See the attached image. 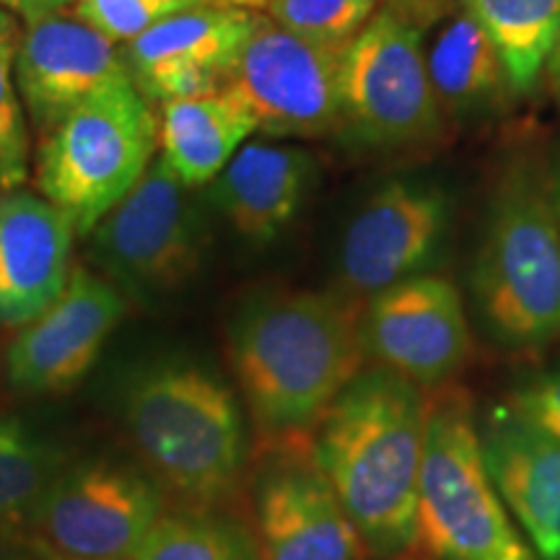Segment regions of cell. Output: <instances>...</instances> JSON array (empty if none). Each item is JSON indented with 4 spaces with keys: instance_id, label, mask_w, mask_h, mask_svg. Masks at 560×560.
Instances as JSON below:
<instances>
[{
    "instance_id": "cell-14",
    "label": "cell",
    "mask_w": 560,
    "mask_h": 560,
    "mask_svg": "<svg viewBox=\"0 0 560 560\" xmlns=\"http://www.w3.org/2000/svg\"><path fill=\"white\" fill-rule=\"evenodd\" d=\"M13 79L30 128L42 138L81 104L130 79V70L122 47L66 9L21 24Z\"/></svg>"
},
{
    "instance_id": "cell-27",
    "label": "cell",
    "mask_w": 560,
    "mask_h": 560,
    "mask_svg": "<svg viewBox=\"0 0 560 560\" xmlns=\"http://www.w3.org/2000/svg\"><path fill=\"white\" fill-rule=\"evenodd\" d=\"M195 5H202V0H73L68 11L117 47H125L164 19Z\"/></svg>"
},
{
    "instance_id": "cell-2",
    "label": "cell",
    "mask_w": 560,
    "mask_h": 560,
    "mask_svg": "<svg viewBox=\"0 0 560 560\" xmlns=\"http://www.w3.org/2000/svg\"><path fill=\"white\" fill-rule=\"evenodd\" d=\"M361 312L335 289L272 293L236 317L229 359L262 439L306 436L369 366Z\"/></svg>"
},
{
    "instance_id": "cell-16",
    "label": "cell",
    "mask_w": 560,
    "mask_h": 560,
    "mask_svg": "<svg viewBox=\"0 0 560 560\" xmlns=\"http://www.w3.org/2000/svg\"><path fill=\"white\" fill-rule=\"evenodd\" d=\"M257 13L215 3L174 13L122 47L130 79L156 107L226 89Z\"/></svg>"
},
{
    "instance_id": "cell-7",
    "label": "cell",
    "mask_w": 560,
    "mask_h": 560,
    "mask_svg": "<svg viewBox=\"0 0 560 560\" xmlns=\"http://www.w3.org/2000/svg\"><path fill=\"white\" fill-rule=\"evenodd\" d=\"M425 34L416 13L387 3L350 42L342 62V130L376 151L431 145L444 132Z\"/></svg>"
},
{
    "instance_id": "cell-3",
    "label": "cell",
    "mask_w": 560,
    "mask_h": 560,
    "mask_svg": "<svg viewBox=\"0 0 560 560\" xmlns=\"http://www.w3.org/2000/svg\"><path fill=\"white\" fill-rule=\"evenodd\" d=\"M470 291L495 346L537 350L560 338V221L550 182L527 164L511 166L490 198Z\"/></svg>"
},
{
    "instance_id": "cell-33",
    "label": "cell",
    "mask_w": 560,
    "mask_h": 560,
    "mask_svg": "<svg viewBox=\"0 0 560 560\" xmlns=\"http://www.w3.org/2000/svg\"><path fill=\"white\" fill-rule=\"evenodd\" d=\"M13 26H19V21L13 19L11 13L0 11V32H9V30H13Z\"/></svg>"
},
{
    "instance_id": "cell-23",
    "label": "cell",
    "mask_w": 560,
    "mask_h": 560,
    "mask_svg": "<svg viewBox=\"0 0 560 560\" xmlns=\"http://www.w3.org/2000/svg\"><path fill=\"white\" fill-rule=\"evenodd\" d=\"M132 560H257L255 545L226 522L161 514Z\"/></svg>"
},
{
    "instance_id": "cell-18",
    "label": "cell",
    "mask_w": 560,
    "mask_h": 560,
    "mask_svg": "<svg viewBox=\"0 0 560 560\" xmlns=\"http://www.w3.org/2000/svg\"><path fill=\"white\" fill-rule=\"evenodd\" d=\"M75 229L45 195L0 190V327L37 319L66 289Z\"/></svg>"
},
{
    "instance_id": "cell-4",
    "label": "cell",
    "mask_w": 560,
    "mask_h": 560,
    "mask_svg": "<svg viewBox=\"0 0 560 560\" xmlns=\"http://www.w3.org/2000/svg\"><path fill=\"white\" fill-rule=\"evenodd\" d=\"M125 420L140 459L170 493L206 509L236 488L247 459L240 402L215 376L166 366L130 389Z\"/></svg>"
},
{
    "instance_id": "cell-25",
    "label": "cell",
    "mask_w": 560,
    "mask_h": 560,
    "mask_svg": "<svg viewBox=\"0 0 560 560\" xmlns=\"http://www.w3.org/2000/svg\"><path fill=\"white\" fill-rule=\"evenodd\" d=\"M382 9V0H268L262 13L299 37L350 47Z\"/></svg>"
},
{
    "instance_id": "cell-1",
    "label": "cell",
    "mask_w": 560,
    "mask_h": 560,
    "mask_svg": "<svg viewBox=\"0 0 560 560\" xmlns=\"http://www.w3.org/2000/svg\"><path fill=\"white\" fill-rule=\"evenodd\" d=\"M425 425L429 389L371 363L310 431L314 459L369 556L410 550Z\"/></svg>"
},
{
    "instance_id": "cell-9",
    "label": "cell",
    "mask_w": 560,
    "mask_h": 560,
    "mask_svg": "<svg viewBox=\"0 0 560 560\" xmlns=\"http://www.w3.org/2000/svg\"><path fill=\"white\" fill-rule=\"evenodd\" d=\"M348 47L304 39L257 13L226 89L265 138H325L342 130V62Z\"/></svg>"
},
{
    "instance_id": "cell-32",
    "label": "cell",
    "mask_w": 560,
    "mask_h": 560,
    "mask_svg": "<svg viewBox=\"0 0 560 560\" xmlns=\"http://www.w3.org/2000/svg\"><path fill=\"white\" fill-rule=\"evenodd\" d=\"M550 79L556 81V91H558V100H560V50H558V55L550 62Z\"/></svg>"
},
{
    "instance_id": "cell-17",
    "label": "cell",
    "mask_w": 560,
    "mask_h": 560,
    "mask_svg": "<svg viewBox=\"0 0 560 560\" xmlns=\"http://www.w3.org/2000/svg\"><path fill=\"white\" fill-rule=\"evenodd\" d=\"M480 450L511 520L537 560H560V439L514 402L482 418Z\"/></svg>"
},
{
    "instance_id": "cell-35",
    "label": "cell",
    "mask_w": 560,
    "mask_h": 560,
    "mask_svg": "<svg viewBox=\"0 0 560 560\" xmlns=\"http://www.w3.org/2000/svg\"><path fill=\"white\" fill-rule=\"evenodd\" d=\"M392 560H397V558H392Z\"/></svg>"
},
{
    "instance_id": "cell-31",
    "label": "cell",
    "mask_w": 560,
    "mask_h": 560,
    "mask_svg": "<svg viewBox=\"0 0 560 560\" xmlns=\"http://www.w3.org/2000/svg\"><path fill=\"white\" fill-rule=\"evenodd\" d=\"M550 190H552V202H556V210H558V221H560V164L556 174H552L550 179Z\"/></svg>"
},
{
    "instance_id": "cell-26",
    "label": "cell",
    "mask_w": 560,
    "mask_h": 560,
    "mask_svg": "<svg viewBox=\"0 0 560 560\" xmlns=\"http://www.w3.org/2000/svg\"><path fill=\"white\" fill-rule=\"evenodd\" d=\"M19 30L0 32V190L24 187L32 177V128L13 79Z\"/></svg>"
},
{
    "instance_id": "cell-8",
    "label": "cell",
    "mask_w": 560,
    "mask_h": 560,
    "mask_svg": "<svg viewBox=\"0 0 560 560\" xmlns=\"http://www.w3.org/2000/svg\"><path fill=\"white\" fill-rule=\"evenodd\" d=\"M190 187L156 156L89 234L91 260L120 291L166 293L198 270L206 221Z\"/></svg>"
},
{
    "instance_id": "cell-6",
    "label": "cell",
    "mask_w": 560,
    "mask_h": 560,
    "mask_svg": "<svg viewBox=\"0 0 560 560\" xmlns=\"http://www.w3.org/2000/svg\"><path fill=\"white\" fill-rule=\"evenodd\" d=\"M159 156V109L125 79L39 138L34 185L89 236Z\"/></svg>"
},
{
    "instance_id": "cell-10",
    "label": "cell",
    "mask_w": 560,
    "mask_h": 560,
    "mask_svg": "<svg viewBox=\"0 0 560 560\" xmlns=\"http://www.w3.org/2000/svg\"><path fill=\"white\" fill-rule=\"evenodd\" d=\"M454 202L436 179L382 182L353 210L338 247V291L371 299L402 280L429 276L452 236Z\"/></svg>"
},
{
    "instance_id": "cell-21",
    "label": "cell",
    "mask_w": 560,
    "mask_h": 560,
    "mask_svg": "<svg viewBox=\"0 0 560 560\" xmlns=\"http://www.w3.org/2000/svg\"><path fill=\"white\" fill-rule=\"evenodd\" d=\"M425 60L446 120L478 122L509 107L511 89L499 47L470 13H454L425 45Z\"/></svg>"
},
{
    "instance_id": "cell-15",
    "label": "cell",
    "mask_w": 560,
    "mask_h": 560,
    "mask_svg": "<svg viewBox=\"0 0 560 560\" xmlns=\"http://www.w3.org/2000/svg\"><path fill=\"white\" fill-rule=\"evenodd\" d=\"M125 310L122 291L112 280L73 265L60 296L11 340L5 371L13 387L47 395L79 384Z\"/></svg>"
},
{
    "instance_id": "cell-13",
    "label": "cell",
    "mask_w": 560,
    "mask_h": 560,
    "mask_svg": "<svg viewBox=\"0 0 560 560\" xmlns=\"http://www.w3.org/2000/svg\"><path fill=\"white\" fill-rule=\"evenodd\" d=\"M366 361L423 389L452 384L472 355L465 301L450 278L418 276L363 301Z\"/></svg>"
},
{
    "instance_id": "cell-28",
    "label": "cell",
    "mask_w": 560,
    "mask_h": 560,
    "mask_svg": "<svg viewBox=\"0 0 560 560\" xmlns=\"http://www.w3.org/2000/svg\"><path fill=\"white\" fill-rule=\"evenodd\" d=\"M511 402L537 425L560 439V363L552 369L537 371L535 376L522 382Z\"/></svg>"
},
{
    "instance_id": "cell-11",
    "label": "cell",
    "mask_w": 560,
    "mask_h": 560,
    "mask_svg": "<svg viewBox=\"0 0 560 560\" xmlns=\"http://www.w3.org/2000/svg\"><path fill=\"white\" fill-rule=\"evenodd\" d=\"M159 520L156 488L112 465L55 475L30 514L47 558L73 560H132Z\"/></svg>"
},
{
    "instance_id": "cell-12",
    "label": "cell",
    "mask_w": 560,
    "mask_h": 560,
    "mask_svg": "<svg viewBox=\"0 0 560 560\" xmlns=\"http://www.w3.org/2000/svg\"><path fill=\"white\" fill-rule=\"evenodd\" d=\"M255 478L257 560H363L359 529L312 454L310 436L268 441Z\"/></svg>"
},
{
    "instance_id": "cell-20",
    "label": "cell",
    "mask_w": 560,
    "mask_h": 560,
    "mask_svg": "<svg viewBox=\"0 0 560 560\" xmlns=\"http://www.w3.org/2000/svg\"><path fill=\"white\" fill-rule=\"evenodd\" d=\"M257 132L234 91L159 104V156L190 190L208 187Z\"/></svg>"
},
{
    "instance_id": "cell-30",
    "label": "cell",
    "mask_w": 560,
    "mask_h": 560,
    "mask_svg": "<svg viewBox=\"0 0 560 560\" xmlns=\"http://www.w3.org/2000/svg\"><path fill=\"white\" fill-rule=\"evenodd\" d=\"M202 3H215V5H236V9H249V11H262L268 0H202Z\"/></svg>"
},
{
    "instance_id": "cell-24",
    "label": "cell",
    "mask_w": 560,
    "mask_h": 560,
    "mask_svg": "<svg viewBox=\"0 0 560 560\" xmlns=\"http://www.w3.org/2000/svg\"><path fill=\"white\" fill-rule=\"evenodd\" d=\"M55 457L16 420L0 423V522L30 520L55 480Z\"/></svg>"
},
{
    "instance_id": "cell-29",
    "label": "cell",
    "mask_w": 560,
    "mask_h": 560,
    "mask_svg": "<svg viewBox=\"0 0 560 560\" xmlns=\"http://www.w3.org/2000/svg\"><path fill=\"white\" fill-rule=\"evenodd\" d=\"M70 5H73V0H0V11L11 13L13 19H21V24L66 11Z\"/></svg>"
},
{
    "instance_id": "cell-19",
    "label": "cell",
    "mask_w": 560,
    "mask_h": 560,
    "mask_svg": "<svg viewBox=\"0 0 560 560\" xmlns=\"http://www.w3.org/2000/svg\"><path fill=\"white\" fill-rule=\"evenodd\" d=\"M317 161L304 145L247 140L210 182V200L249 242H270L296 219L312 190Z\"/></svg>"
},
{
    "instance_id": "cell-22",
    "label": "cell",
    "mask_w": 560,
    "mask_h": 560,
    "mask_svg": "<svg viewBox=\"0 0 560 560\" xmlns=\"http://www.w3.org/2000/svg\"><path fill=\"white\" fill-rule=\"evenodd\" d=\"M499 47L514 94H529L560 50V0H462Z\"/></svg>"
},
{
    "instance_id": "cell-34",
    "label": "cell",
    "mask_w": 560,
    "mask_h": 560,
    "mask_svg": "<svg viewBox=\"0 0 560 560\" xmlns=\"http://www.w3.org/2000/svg\"><path fill=\"white\" fill-rule=\"evenodd\" d=\"M47 560H73V558H47Z\"/></svg>"
},
{
    "instance_id": "cell-5",
    "label": "cell",
    "mask_w": 560,
    "mask_h": 560,
    "mask_svg": "<svg viewBox=\"0 0 560 560\" xmlns=\"http://www.w3.org/2000/svg\"><path fill=\"white\" fill-rule=\"evenodd\" d=\"M429 392L410 548L429 560H537L490 478L467 392Z\"/></svg>"
}]
</instances>
